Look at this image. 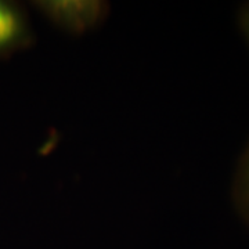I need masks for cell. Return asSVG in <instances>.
Wrapping results in <instances>:
<instances>
[{
	"instance_id": "obj_1",
	"label": "cell",
	"mask_w": 249,
	"mask_h": 249,
	"mask_svg": "<svg viewBox=\"0 0 249 249\" xmlns=\"http://www.w3.org/2000/svg\"><path fill=\"white\" fill-rule=\"evenodd\" d=\"M35 7L54 27L72 35H83L98 28L108 16L107 3L94 0H46Z\"/></svg>"
},
{
	"instance_id": "obj_2",
	"label": "cell",
	"mask_w": 249,
	"mask_h": 249,
	"mask_svg": "<svg viewBox=\"0 0 249 249\" xmlns=\"http://www.w3.org/2000/svg\"><path fill=\"white\" fill-rule=\"evenodd\" d=\"M32 42V31L24 10L0 0V57L25 49Z\"/></svg>"
},
{
	"instance_id": "obj_3",
	"label": "cell",
	"mask_w": 249,
	"mask_h": 249,
	"mask_svg": "<svg viewBox=\"0 0 249 249\" xmlns=\"http://www.w3.org/2000/svg\"><path fill=\"white\" fill-rule=\"evenodd\" d=\"M232 202L241 219L249 226V142L241 154L234 173Z\"/></svg>"
},
{
	"instance_id": "obj_4",
	"label": "cell",
	"mask_w": 249,
	"mask_h": 249,
	"mask_svg": "<svg viewBox=\"0 0 249 249\" xmlns=\"http://www.w3.org/2000/svg\"><path fill=\"white\" fill-rule=\"evenodd\" d=\"M238 24L241 32L244 34L249 45V1L244 3L238 10Z\"/></svg>"
}]
</instances>
